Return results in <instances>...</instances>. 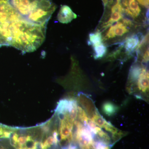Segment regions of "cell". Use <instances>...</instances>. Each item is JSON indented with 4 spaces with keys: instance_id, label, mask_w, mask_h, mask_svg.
Here are the masks:
<instances>
[{
    "instance_id": "6da1fadb",
    "label": "cell",
    "mask_w": 149,
    "mask_h": 149,
    "mask_svg": "<svg viewBox=\"0 0 149 149\" xmlns=\"http://www.w3.org/2000/svg\"><path fill=\"white\" fill-rule=\"evenodd\" d=\"M57 6L52 0H0V47L23 54L42 45L47 26Z\"/></svg>"
},
{
    "instance_id": "7a4b0ae2",
    "label": "cell",
    "mask_w": 149,
    "mask_h": 149,
    "mask_svg": "<svg viewBox=\"0 0 149 149\" xmlns=\"http://www.w3.org/2000/svg\"><path fill=\"white\" fill-rule=\"evenodd\" d=\"M128 91L142 99H147L149 93V72L146 68L139 64L131 67L128 77Z\"/></svg>"
},
{
    "instance_id": "3957f363",
    "label": "cell",
    "mask_w": 149,
    "mask_h": 149,
    "mask_svg": "<svg viewBox=\"0 0 149 149\" xmlns=\"http://www.w3.org/2000/svg\"><path fill=\"white\" fill-rule=\"evenodd\" d=\"M109 11L108 19L103 24V28L106 29L114 23L120 21L124 13L121 0H110L106 6Z\"/></svg>"
},
{
    "instance_id": "277c9868",
    "label": "cell",
    "mask_w": 149,
    "mask_h": 149,
    "mask_svg": "<svg viewBox=\"0 0 149 149\" xmlns=\"http://www.w3.org/2000/svg\"><path fill=\"white\" fill-rule=\"evenodd\" d=\"M131 24L132 22L129 19H123L121 22H118L116 24L110 26L103 40H111L123 36L129 32V26Z\"/></svg>"
},
{
    "instance_id": "5b68a950",
    "label": "cell",
    "mask_w": 149,
    "mask_h": 149,
    "mask_svg": "<svg viewBox=\"0 0 149 149\" xmlns=\"http://www.w3.org/2000/svg\"><path fill=\"white\" fill-rule=\"evenodd\" d=\"M124 12L133 19H137L141 14V8L137 0H122Z\"/></svg>"
},
{
    "instance_id": "8992f818",
    "label": "cell",
    "mask_w": 149,
    "mask_h": 149,
    "mask_svg": "<svg viewBox=\"0 0 149 149\" xmlns=\"http://www.w3.org/2000/svg\"><path fill=\"white\" fill-rule=\"evenodd\" d=\"M77 15L68 6H62L58 14L57 18L59 22L63 24L70 23L77 18Z\"/></svg>"
},
{
    "instance_id": "52a82bcc",
    "label": "cell",
    "mask_w": 149,
    "mask_h": 149,
    "mask_svg": "<svg viewBox=\"0 0 149 149\" xmlns=\"http://www.w3.org/2000/svg\"><path fill=\"white\" fill-rule=\"evenodd\" d=\"M139 39L137 35H133L128 37L124 43V47L128 53H131L137 49L139 44Z\"/></svg>"
},
{
    "instance_id": "ba28073f",
    "label": "cell",
    "mask_w": 149,
    "mask_h": 149,
    "mask_svg": "<svg viewBox=\"0 0 149 149\" xmlns=\"http://www.w3.org/2000/svg\"><path fill=\"white\" fill-rule=\"evenodd\" d=\"M94 57L96 59L102 58L107 53V48L103 43L93 46Z\"/></svg>"
},
{
    "instance_id": "9c48e42d",
    "label": "cell",
    "mask_w": 149,
    "mask_h": 149,
    "mask_svg": "<svg viewBox=\"0 0 149 149\" xmlns=\"http://www.w3.org/2000/svg\"><path fill=\"white\" fill-rule=\"evenodd\" d=\"M101 32H96L89 35V40L88 44L92 46L103 42Z\"/></svg>"
},
{
    "instance_id": "30bf717a",
    "label": "cell",
    "mask_w": 149,
    "mask_h": 149,
    "mask_svg": "<svg viewBox=\"0 0 149 149\" xmlns=\"http://www.w3.org/2000/svg\"><path fill=\"white\" fill-rule=\"evenodd\" d=\"M13 129L0 123V138H9L10 137Z\"/></svg>"
},
{
    "instance_id": "8fae6325",
    "label": "cell",
    "mask_w": 149,
    "mask_h": 149,
    "mask_svg": "<svg viewBox=\"0 0 149 149\" xmlns=\"http://www.w3.org/2000/svg\"><path fill=\"white\" fill-rule=\"evenodd\" d=\"M104 111L107 114H111L114 112L115 107L114 106L111 104L108 103L105 104L104 106Z\"/></svg>"
},
{
    "instance_id": "7c38bea8",
    "label": "cell",
    "mask_w": 149,
    "mask_h": 149,
    "mask_svg": "<svg viewBox=\"0 0 149 149\" xmlns=\"http://www.w3.org/2000/svg\"><path fill=\"white\" fill-rule=\"evenodd\" d=\"M139 4L146 8L149 7V0H137Z\"/></svg>"
},
{
    "instance_id": "4fadbf2b",
    "label": "cell",
    "mask_w": 149,
    "mask_h": 149,
    "mask_svg": "<svg viewBox=\"0 0 149 149\" xmlns=\"http://www.w3.org/2000/svg\"><path fill=\"white\" fill-rule=\"evenodd\" d=\"M149 61V49L148 48L144 53L143 56V61L144 63H147Z\"/></svg>"
},
{
    "instance_id": "5bb4252c",
    "label": "cell",
    "mask_w": 149,
    "mask_h": 149,
    "mask_svg": "<svg viewBox=\"0 0 149 149\" xmlns=\"http://www.w3.org/2000/svg\"><path fill=\"white\" fill-rule=\"evenodd\" d=\"M109 1L110 0H102L104 6H105L107 5V4L109 2Z\"/></svg>"
}]
</instances>
